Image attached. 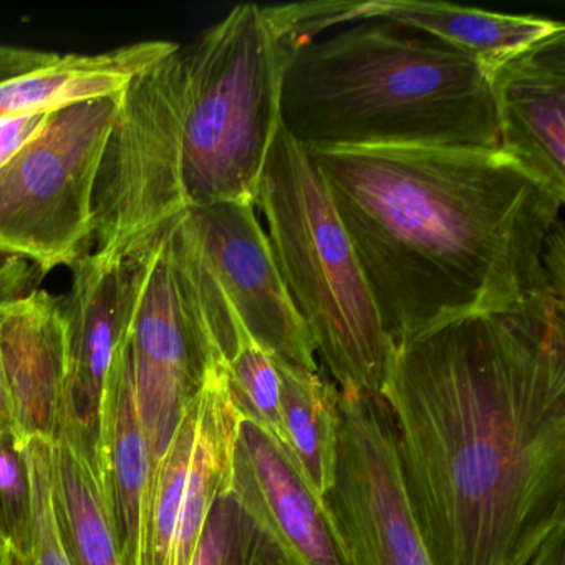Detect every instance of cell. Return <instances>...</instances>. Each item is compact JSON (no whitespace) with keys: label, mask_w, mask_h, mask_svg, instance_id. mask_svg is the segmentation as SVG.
Listing matches in <instances>:
<instances>
[{"label":"cell","mask_w":565,"mask_h":565,"mask_svg":"<svg viewBox=\"0 0 565 565\" xmlns=\"http://www.w3.org/2000/svg\"><path fill=\"white\" fill-rule=\"evenodd\" d=\"M8 435H14V419H12L8 380H6L4 365H2V356H0V439Z\"/></svg>","instance_id":"28"},{"label":"cell","mask_w":565,"mask_h":565,"mask_svg":"<svg viewBox=\"0 0 565 565\" xmlns=\"http://www.w3.org/2000/svg\"><path fill=\"white\" fill-rule=\"evenodd\" d=\"M527 565H565V525L555 529Z\"/></svg>","instance_id":"27"},{"label":"cell","mask_w":565,"mask_h":565,"mask_svg":"<svg viewBox=\"0 0 565 565\" xmlns=\"http://www.w3.org/2000/svg\"><path fill=\"white\" fill-rule=\"evenodd\" d=\"M95 451L121 565H140L153 459L140 422L130 366L118 342L105 385Z\"/></svg>","instance_id":"16"},{"label":"cell","mask_w":565,"mask_h":565,"mask_svg":"<svg viewBox=\"0 0 565 565\" xmlns=\"http://www.w3.org/2000/svg\"><path fill=\"white\" fill-rule=\"evenodd\" d=\"M231 494L277 545L287 565H347L326 504L254 423L243 418Z\"/></svg>","instance_id":"14"},{"label":"cell","mask_w":565,"mask_h":565,"mask_svg":"<svg viewBox=\"0 0 565 565\" xmlns=\"http://www.w3.org/2000/svg\"><path fill=\"white\" fill-rule=\"evenodd\" d=\"M0 356L15 439H55L68 402L61 297L39 289L0 306Z\"/></svg>","instance_id":"15"},{"label":"cell","mask_w":565,"mask_h":565,"mask_svg":"<svg viewBox=\"0 0 565 565\" xmlns=\"http://www.w3.org/2000/svg\"><path fill=\"white\" fill-rule=\"evenodd\" d=\"M287 461L323 502L335 481L340 436V390L335 383L276 359Z\"/></svg>","instance_id":"19"},{"label":"cell","mask_w":565,"mask_h":565,"mask_svg":"<svg viewBox=\"0 0 565 565\" xmlns=\"http://www.w3.org/2000/svg\"><path fill=\"white\" fill-rule=\"evenodd\" d=\"M184 58L181 186L188 207L256 206L290 49L264 8L243 4L181 45Z\"/></svg>","instance_id":"5"},{"label":"cell","mask_w":565,"mask_h":565,"mask_svg":"<svg viewBox=\"0 0 565 565\" xmlns=\"http://www.w3.org/2000/svg\"><path fill=\"white\" fill-rule=\"evenodd\" d=\"M49 115L12 118L0 124V170L25 147L31 143L47 125Z\"/></svg>","instance_id":"25"},{"label":"cell","mask_w":565,"mask_h":565,"mask_svg":"<svg viewBox=\"0 0 565 565\" xmlns=\"http://www.w3.org/2000/svg\"><path fill=\"white\" fill-rule=\"evenodd\" d=\"M323 504L347 565H433L406 499L382 396L340 392L335 481Z\"/></svg>","instance_id":"9"},{"label":"cell","mask_w":565,"mask_h":565,"mask_svg":"<svg viewBox=\"0 0 565 565\" xmlns=\"http://www.w3.org/2000/svg\"><path fill=\"white\" fill-rule=\"evenodd\" d=\"M181 227L254 340L276 359L319 370L312 337L287 292L256 206L227 201L188 207Z\"/></svg>","instance_id":"10"},{"label":"cell","mask_w":565,"mask_h":565,"mask_svg":"<svg viewBox=\"0 0 565 565\" xmlns=\"http://www.w3.org/2000/svg\"><path fill=\"white\" fill-rule=\"evenodd\" d=\"M143 41L94 55L71 54L47 67L0 84V124L64 110L71 105L120 94L141 72L178 47Z\"/></svg>","instance_id":"17"},{"label":"cell","mask_w":565,"mask_h":565,"mask_svg":"<svg viewBox=\"0 0 565 565\" xmlns=\"http://www.w3.org/2000/svg\"><path fill=\"white\" fill-rule=\"evenodd\" d=\"M31 479L14 435L0 439V537L21 551L31 521Z\"/></svg>","instance_id":"23"},{"label":"cell","mask_w":565,"mask_h":565,"mask_svg":"<svg viewBox=\"0 0 565 565\" xmlns=\"http://www.w3.org/2000/svg\"><path fill=\"white\" fill-rule=\"evenodd\" d=\"M177 217V216H174ZM174 217L131 241L134 292L120 343L153 469L216 359L193 290L174 257Z\"/></svg>","instance_id":"8"},{"label":"cell","mask_w":565,"mask_h":565,"mask_svg":"<svg viewBox=\"0 0 565 565\" xmlns=\"http://www.w3.org/2000/svg\"><path fill=\"white\" fill-rule=\"evenodd\" d=\"M544 269L547 276L548 286L558 296L564 297L565 292V247H564V226L561 223L555 226L545 247Z\"/></svg>","instance_id":"26"},{"label":"cell","mask_w":565,"mask_h":565,"mask_svg":"<svg viewBox=\"0 0 565 565\" xmlns=\"http://www.w3.org/2000/svg\"><path fill=\"white\" fill-rule=\"evenodd\" d=\"M4 542H8V541H4V539L0 537V544H4Z\"/></svg>","instance_id":"30"},{"label":"cell","mask_w":565,"mask_h":565,"mask_svg":"<svg viewBox=\"0 0 565 565\" xmlns=\"http://www.w3.org/2000/svg\"><path fill=\"white\" fill-rule=\"evenodd\" d=\"M256 206L316 356L340 392L380 395L390 343L372 292L322 177L282 125L267 153Z\"/></svg>","instance_id":"4"},{"label":"cell","mask_w":565,"mask_h":565,"mask_svg":"<svg viewBox=\"0 0 565 565\" xmlns=\"http://www.w3.org/2000/svg\"><path fill=\"white\" fill-rule=\"evenodd\" d=\"M484 68L499 151L565 200V28Z\"/></svg>","instance_id":"12"},{"label":"cell","mask_w":565,"mask_h":565,"mask_svg":"<svg viewBox=\"0 0 565 565\" xmlns=\"http://www.w3.org/2000/svg\"><path fill=\"white\" fill-rule=\"evenodd\" d=\"M120 94L54 111L0 170V256L44 270L92 253L94 188Z\"/></svg>","instance_id":"6"},{"label":"cell","mask_w":565,"mask_h":565,"mask_svg":"<svg viewBox=\"0 0 565 565\" xmlns=\"http://www.w3.org/2000/svg\"><path fill=\"white\" fill-rule=\"evenodd\" d=\"M95 443L67 405L54 439L55 504L75 565H121Z\"/></svg>","instance_id":"18"},{"label":"cell","mask_w":565,"mask_h":565,"mask_svg":"<svg viewBox=\"0 0 565 565\" xmlns=\"http://www.w3.org/2000/svg\"><path fill=\"white\" fill-rule=\"evenodd\" d=\"M231 392L241 415L259 426L287 459L280 416V385L273 353L254 340L249 330H241L236 343L223 359Z\"/></svg>","instance_id":"20"},{"label":"cell","mask_w":565,"mask_h":565,"mask_svg":"<svg viewBox=\"0 0 565 565\" xmlns=\"http://www.w3.org/2000/svg\"><path fill=\"white\" fill-rule=\"evenodd\" d=\"M264 11L277 38L289 49L353 22L385 21L443 42L482 65L565 28L562 22L537 15L499 14L412 0L303 2Z\"/></svg>","instance_id":"11"},{"label":"cell","mask_w":565,"mask_h":565,"mask_svg":"<svg viewBox=\"0 0 565 565\" xmlns=\"http://www.w3.org/2000/svg\"><path fill=\"white\" fill-rule=\"evenodd\" d=\"M0 565H22L21 554L11 542L0 544Z\"/></svg>","instance_id":"29"},{"label":"cell","mask_w":565,"mask_h":565,"mask_svg":"<svg viewBox=\"0 0 565 565\" xmlns=\"http://www.w3.org/2000/svg\"><path fill=\"white\" fill-rule=\"evenodd\" d=\"M184 84L178 45L121 92L95 180L94 253H118L186 210L181 186Z\"/></svg>","instance_id":"7"},{"label":"cell","mask_w":565,"mask_h":565,"mask_svg":"<svg viewBox=\"0 0 565 565\" xmlns=\"http://www.w3.org/2000/svg\"><path fill=\"white\" fill-rule=\"evenodd\" d=\"M45 276L44 270L29 260L0 256V306L31 296Z\"/></svg>","instance_id":"24"},{"label":"cell","mask_w":565,"mask_h":565,"mask_svg":"<svg viewBox=\"0 0 565 565\" xmlns=\"http://www.w3.org/2000/svg\"><path fill=\"white\" fill-rule=\"evenodd\" d=\"M71 269V289L61 297L68 405L97 438L105 385L134 292V249L128 244L114 254H85Z\"/></svg>","instance_id":"13"},{"label":"cell","mask_w":565,"mask_h":565,"mask_svg":"<svg viewBox=\"0 0 565 565\" xmlns=\"http://www.w3.org/2000/svg\"><path fill=\"white\" fill-rule=\"evenodd\" d=\"M280 125L306 151H499L484 65L385 21L353 22L290 49Z\"/></svg>","instance_id":"3"},{"label":"cell","mask_w":565,"mask_h":565,"mask_svg":"<svg viewBox=\"0 0 565 565\" xmlns=\"http://www.w3.org/2000/svg\"><path fill=\"white\" fill-rule=\"evenodd\" d=\"M190 565H287V562L230 491L211 509Z\"/></svg>","instance_id":"22"},{"label":"cell","mask_w":565,"mask_h":565,"mask_svg":"<svg viewBox=\"0 0 565 565\" xmlns=\"http://www.w3.org/2000/svg\"><path fill=\"white\" fill-rule=\"evenodd\" d=\"M565 299L390 343L383 402L433 565H527L565 525Z\"/></svg>","instance_id":"1"},{"label":"cell","mask_w":565,"mask_h":565,"mask_svg":"<svg viewBox=\"0 0 565 565\" xmlns=\"http://www.w3.org/2000/svg\"><path fill=\"white\" fill-rule=\"evenodd\" d=\"M19 446L31 479L32 505L28 534L19 551L22 565H75L55 504L54 439L32 436Z\"/></svg>","instance_id":"21"},{"label":"cell","mask_w":565,"mask_h":565,"mask_svg":"<svg viewBox=\"0 0 565 565\" xmlns=\"http://www.w3.org/2000/svg\"><path fill=\"white\" fill-rule=\"evenodd\" d=\"M307 154L355 247L388 343L514 309L551 287L544 254L565 200L501 151Z\"/></svg>","instance_id":"2"}]
</instances>
